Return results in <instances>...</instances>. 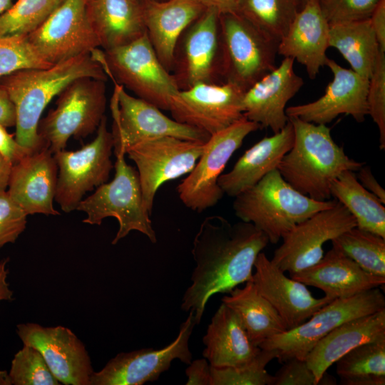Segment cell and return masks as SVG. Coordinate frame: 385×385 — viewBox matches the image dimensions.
Wrapping results in <instances>:
<instances>
[{"mask_svg":"<svg viewBox=\"0 0 385 385\" xmlns=\"http://www.w3.org/2000/svg\"><path fill=\"white\" fill-rule=\"evenodd\" d=\"M58 172L53 154L43 148L13 165L7 192L28 215H58L53 207Z\"/></svg>","mask_w":385,"mask_h":385,"instance_id":"cell-23","label":"cell"},{"mask_svg":"<svg viewBox=\"0 0 385 385\" xmlns=\"http://www.w3.org/2000/svg\"><path fill=\"white\" fill-rule=\"evenodd\" d=\"M12 0H0V15L11 6Z\"/></svg>","mask_w":385,"mask_h":385,"instance_id":"cell-54","label":"cell"},{"mask_svg":"<svg viewBox=\"0 0 385 385\" xmlns=\"http://www.w3.org/2000/svg\"><path fill=\"white\" fill-rule=\"evenodd\" d=\"M368 115L379 130V147L385 148V52L379 51L367 91Z\"/></svg>","mask_w":385,"mask_h":385,"instance_id":"cell-41","label":"cell"},{"mask_svg":"<svg viewBox=\"0 0 385 385\" xmlns=\"http://www.w3.org/2000/svg\"><path fill=\"white\" fill-rule=\"evenodd\" d=\"M87 4L101 46L105 50L128 43L146 33L138 0H87Z\"/></svg>","mask_w":385,"mask_h":385,"instance_id":"cell-30","label":"cell"},{"mask_svg":"<svg viewBox=\"0 0 385 385\" xmlns=\"http://www.w3.org/2000/svg\"><path fill=\"white\" fill-rule=\"evenodd\" d=\"M8 376L9 384H61L39 351L26 345H24V347L14 355Z\"/></svg>","mask_w":385,"mask_h":385,"instance_id":"cell-39","label":"cell"},{"mask_svg":"<svg viewBox=\"0 0 385 385\" xmlns=\"http://www.w3.org/2000/svg\"><path fill=\"white\" fill-rule=\"evenodd\" d=\"M220 16L215 9H205L180 36L171 71L180 90L222 83Z\"/></svg>","mask_w":385,"mask_h":385,"instance_id":"cell-14","label":"cell"},{"mask_svg":"<svg viewBox=\"0 0 385 385\" xmlns=\"http://www.w3.org/2000/svg\"><path fill=\"white\" fill-rule=\"evenodd\" d=\"M336 364L339 378L369 374L385 376V337L354 348Z\"/></svg>","mask_w":385,"mask_h":385,"instance_id":"cell-37","label":"cell"},{"mask_svg":"<svg viewBox=\"0 0 385 385\" xmlns=\"http://www.w3.org/2000/svg\"><path fill=\"white\" fill-rule=\"evenodd\" d=\"M355 226L354 217L336 200L333 206L316 212L288 232L271 261L289 275L295 274L322 258L325 242Z\"/></svg>","mask_w":385,"mask_h":385,"instance_id":"cell-16","label":"cell"},{"mask_svg":"<svg viewBox=\"0 0 385 385\" xmlns=\"http://www.w3.org/2000/svg\"><path fill=\"white\" fill-rule=\"evenodd\" d=\"M205 9L212 8L220 14L236 13L240 0H197Z\"/></svg>","mask_w":385,"mask_h":385,"instance_id":"cell-51","label":"cell"},{"mask_svg":"<svg viewBox=\"0 0 385 385\" xmlns=\"http://www.w3.org/2000/svg\"><path fill=\"white\" fill-rule=\"evenodd\" d=\"M26 36L38 55L51 65L91 53L101 46L87 0H63Z\"/></svg>","mask_w":385,"mask_h":385,"instance_id":"cell-13","label":"cell"},{"mask_svg":"<svg viewBox=\"0 0 385 385\" xmlns=\"http://www.w3.org/2000/svg\"><path fill=\"white\" fill-rule=\"evenodd\" d=\"M385 309V297L374 288L345 298L334 299L300 325L262 342L260 349H273L281 363L292 358L305 359L314 346L343 323Z\"/></svg>","mask_w":385,"mask_h":385,"instance_id":"cell-9","label":"cell"},{"mask_svg":"<svg viewBox=\"0 0 385 385\" xmlns=\"http://www.w3.org/2000/svg\"><path fill=\"white\" fill-rule=\"evenodd\" d=\"M16 332L24 345L39 351L61 384L89 385L93 372L91 359L85 346L71 329L26 323L18 324Z\"/></svg>","mask_w":385,"mask_h":385,"instance_id":"cell-19","label":"cell"},{"mask_svg":"<svg viewBox=\"0 0 385 385\" xmlns=\"http://www.w3.org/2000/svg\"><path fill=\"white\" fill-rule=\"evenodd\" d=\"M195 325L194 315L189 312L170 344L159 349L144 348L118 354L101 371H93L89 385H142L158 380L175 359L190 364L189 339Z\"/></svg>","mask_w":385,"mask_h":385,"instance_id":"cell-17","label":"cell"},{"mask_svg":"<svg viewBox=\"0 0 385 385\" xmlns=\"http://www.w3.org/2000/svg\"><path fill=\"white\" fill-rule=\"evenodd\" d=\"M202 356L212 367L240 366L251 362L261 349L250 340L236 313L222 302L202 338Z\"/></svg>","mask_w":385,"mask_h":385,"instance_id":"cell-29","label":"cell"},{"mask_svg":"<svg viewBox=\"0 0 385 385\" xmlns=\"http://www.w3.org/2000/svg\"><path fill=\"white\" fill-rule=\"evenodd\" d=\"M103 66L113 81L160 110L169 111L172 98L180 91L146 33L128 43L106 50Z\"/></svg>","mask_w":385,"mask_h":385,"instance_id":"cell-8","label":"cell"},{"mask_svg":"<svg viewBox=\"0 0 385 385\" xmlns=\"http://www.w3.org/2000/svg\"><path fill=\"white\" fill-rule=\"evenodd\" d=\"M0 125L11 127L16 125V110L6 91L0 86Z\"/></svg>","mask_w":385,"mask_h":385,"instance_id":"cell-49","label":"cell"},{"mask_svg":"<svg viewBox=\"0 0 385 385\" xmlns=\"http://www.w3.org/2000/svg\"><path fill=\"white\" fill-rule=\"evenodd\" d=\"M260 128L259 124L244 117L210 135L195 167L177 187L185 207L202 212L217 204L224 195L218 179L227 162L245 138Z\"/></svg>","mask_w":385,"mask_h":385,"instance_id":"cell-11","label":"cell"},{"mask_svg":"<svg viewBox=\"0 0 385 385\" xmlns=\"http://www.w3.org/2000/svg\"><path fill=\"white\" fill-rule=\"evenodd\" d=\"M185 374L187 385H210L211 366L205 358L191 361Z\"/></svg>","mask_w":385,"mask_h":385,"instance_id":"cell-46","label":"cell"},{"mask_svg":"<svg viewBox=\"0 0 385 385\" xmlns=\"http://www.w3.org/2000/svg\"><path fill=\"white\" fill-rule=\"evenodd\" d=\"M227 294L222 302L236 313L255 345L259 346L264 341L287 330L279 314L251 280Z\"/></svg>","mask_w":385,"mask_h":385,"instance_id":"cell-31","label":"cell"},{"mask_svg":"<svg viewBox=\"0 0 385 385\" xmlns=\"http://www.w3.org/2000/svg\"><path fill=\"white\" fill-rule=\"evenodd\" d=\"M329 45L339 51L351 69L369 79L380 51L369 18L329 24Z\"/></svg>","mask_w":385,"mask_h":385,"instance_id":"cell-32","label":"cell"},{"mask_svg":"<svg viewBox=\"0 0 385 385\" xmlns=\"http://www.w3.org/2000/svg\"><path fill=\"white\" fill-rule=\"evenodd\" d=\"M330 194L351 214L357 227L385 238L384 204L361 185L354 171L339 175L332 183Z\"/></svg>","mask_w":385,"mask_h":385,"instance_id":"cell-33","label":"cell"},{"mask_svg":"<svg viewBox=\"0 0 385 385\" xmlns=\"http://www.w3.org/2000/svg\"><path fill=\"white\" fill-rule=\"evenodd\" d=\"M268 243L267 236L250 222L232 224L220 215L205 217L192 242L195 267L181 309L192 312L198 324L212 295L229 293L252 279L255 260Z\"/></svg>","mask_w":385,"mask_h":385,"instance_id":"cell-1","label":"cell"},{"mask_svg":"<svg viewBox=\"0 0 385 385\" xmlns=\"http://www.w3.org/2000/svg\"><path fill=\"white\" fill-rule=\"evenodd\" d=\"M300 9L298 0H240L236 13L279 42Z\"/></svg>","mask_w":385,"mask_h":385,"instance_id":"cell-34","label":"cell"},{"mask_svg":"<svg viewBox=\"0 0 385 385\" xmlns=\"http://www.w3.org/2000/svg\"><path fill=\"white\" fill-rule=\"evenodd\" d=\"M293 145L277 170L293 188L319 201L329 200L333 181L345 170L357 171L364 163L350 158L333 140L331 129L298 118H289Z\"/></svg>","mask_w":385,"mask_h":385,"instance_id":"cell-3","label":"cell"},{"mask_svg":"<svg viewBox=\"0 0 385 385\" xmlns=\"http://www.w3.org/2000/svg\"><path fill=\"white\" fill-rule=\"evenodd\" d=\"M234 198L235 215L253 224L272 244L296 225L336 202L334 199L319 201L300 193L284 180L277 169Z\"/></svg>","mask_w":385,"mask_h":385,"instance_id":"cell-4","label":"cell"},{"mask_svg":"<svg viewBox=\"0 0 385 385\" xmlns=\"http://www.w3.org/2000/svg\"><path fill=\"white\" fill-rule=\"evenodd\" d=\"M273 376V385H317L305 359L292 358L283 363Z\"/></svg>","mask_w":385,"mask_h":385,"instance_id":"cell-44","label":"cell"},{"mask_svg":"<svg viewBox=\"0 0 385 385\" xmlns=\"http://www.w3.org/2000/svg\"><path fill=\"white\" fill-rule=\"evenodd\" d=\"M369 19L379 50L385 52V0H381Z\"/></svg>","mask_w":385,"mask_h":385,"instance_id":"cell-47","label":"cell"},{"mask_svg":"<svg viewBox=\"0 0 385 385\" xmlns=\"http://www.w3.org/2000/svg\"><path fill=\"white\" fill-rule=\"evenodd\" d=\"M13 164L0 153V191L6 190Z\"/></svg>","mask_w":385,"mask_h":385,"instance_id":"cell-53","label":"cell"},{"mask_svg":"<svg viewBox=\"0 0 385 385\" xmlns=\"http://www.w3.org/2000/svg\"><path fill=\"white\" fill-rule=\"evenodd\" d=\"M333 73L322 96L305 104L286 108L288 118H298L315 123L327 124L340 114L349 115L361 123L368 115L367 91L369 79L352 69L342 67L336 61L327 58L326 64Z\"/></svg>","mask_w":385,"mask_h":385,"instance_id":"cell-20","label":"cell"},{"mask_svg":"<svg viewBox=\"0 0 385 385\" xmlns=\"http://www.w3.org/2000/svg\"><path fill=\"white\" fill-rule=\"evenodd\" d=\"M51 66L35 51L26 35L0 37V78L19 70Z\"/></svg>","mask_w":385,"mask_h":385,"instance_id":"cell-40","label":"cell"},{"mask_svg":"<svg viewBox=\"0 0 385 385\" xmlns=\"http://www.w3.org/2000/svg\"><path fill=\"white\" fill-rule=\"evenodd\" d=\"M343 385H384L385 376L369 374L347 378H340Z\"/></svg>","mask_w":385,"mask_h":385,"instance_id":"cell-50","label":"cell"},{"mask_svg":"<svg viewBox=\"0 0 385 385\" xmlns=\"http://www.w3.org/2000/svg\"><path fill=\"white\" fill-rule=\"evenodd\" d=\"M9 260L6 258L0 262V302L12 299L13 292L6 282L9 270L6 269V265Z\"/></svg>","mask_w":385,"mask_h":385,"instance_id":"cell-52","label":"cell"},{"mask_svg":"<svg viewBox=\"0 0 385 385\" xmlns=\"http://www.w3.org/2000/svg\"><path fill=\"white\" fill-rule=\"evenodd\" d=\"M254 268L251 281L279 314L287 330L300 325L334 299L325 295L314 297L307 285L287 277L262 252L258 255Z\"/></svg>","mask_w":385,"mask_h":385,"instance_id":"cell-21","label":"cell"},{"mask_svg":"<svg viewBox=\"0 0 385 385\" xmlns=\"http://www.w3.org/2000/svg\"><path fill=\"white\" fill-rule=\"evenodd\" d=\"M114 167V178L98 186L78 204L76 210L87 215L83 222L100 225L105 218L115 217L119 228L113 245L133 230L141 232L155 243L156 233L150 214L144 205L138 171L126 163L125 155L116 156Z\"/></svg>","mask_w":385,"mask_h":385,"instance_id":"cell-5","label":"cell"},{"mask_svg":"<svg viewBox=\"0 0 385 385\" xmlns=\"http://www.w3.org/2000/svg\"><path fill=\"white\" fill-rule=\"evenodd\" d=\"M289 277L321 289L332 299L351 297L385 284V277L364 271L334 247L316 264Z\"/></svg>","mask_w":385,"mask_h":385,"instance_id":"cell-26","label":"cell"},{"mask_svg":"<svg viewBox=\"0 0 385 385\" xmlns=\"http://www.w3.org/2000/svg\"><path fill=\"white\" fill-rule=\"evenodd\" d=\"M0 384H9V376L6 371H0Z\"/></svg>","mask_w":385,"mask_h":385,"instance_id":"cell-55","label":"cell"},{"mask_svg":"<svg viewBox=\"0 0 385 385\" xmlns=\"http://www.w3.org/2000/svg\"><path fill=\"white\" fill-rule=\"evenodd\" d=\"M299 3L300 4L301 8L303 6L304 4H306L309 0H298Z\"/></svg>","mask_w":385,"mask_h":385,"instance_id":"cell-56","label":"cell"},{"mask_svg":"<svg viewBox=\"0 0 385 385\" xmlns=\"http://www.w3.org/2000/svg\"><path fill=\"white\" fill-rule=\"evenodd\" d=\"M329 24L318 0H309L296 14L278 45L277 53L304 66L311 79L325 66L329 45Z\"/></svg>","mask_w":385,"mask_h":385,"instance_id":"cell-24","label":"cell"},{"mask_svg":"<svg viewBox=\"0 0 385 385\" xmlns=\"http://www.w3.org/2000/svg\"><path fill=\"white\" fill-rule=\"evenodd\" d=\"M222 83L245 91L276 68L279 41L237 13L220 16Z\"/></svg>","mask_w":385,"mask_h":385,"instance_id":"cell-6","label":"cell"},{"mask_svg":"<svg viewBox=\"0 0 385 385\" xmlns=\"http://www.w3.org/2000/svg\"><path fill=\"white\" fill-rule=\"evenodd\" d=\"M245 91L232 83H197L180 90L170 102L172 118L210 135L244 118Z\"/></svg>","mask_w":385,"mask_h":385,"instance_id":"cell-18","label":"cell"},{"mask_svg":"<svg viewBox=\"0 0 385 385\" xmlns=\"http://www.w3.org/2000/svg\"><path fill=\"white\" fill-rule=\"evenodd\" d=\"M138 1H145V0H138Z\"/></svg>","mask_w":385,"mask_h":385,"instance_id":"cell-57","label":"cell"},{"mask_svg":"<svg viewBox=\"0 0 385 385\" xmlns=\"http://www.w3.org/2000/svg\"><path fill=\"white\" fill-rule=\"evenodd\" d=\"M112 133L105 115L96 138L76 151L62 150L53 153L58 170L55 200L65 212L76 210L83 195L106 183L113 168Z\"/></svg>","mask_w":385,"mask_h":385,"instance_id":"cell-12","label":"cell"},{"mask_svg":"<svg viewBox=\"0 0 385 385\" xmlns=\"http://www.w3.org/2000/svg\"><path fill=\"white\" fill-rule=\"evenodd\" d=\"M381 0H318L329 24L370 18Z\"/></svg>","mask_w":385,"mask_h":385,"instance_id":"cell-42","label":"cell"},{"mask_svg":"<svg viewBox=\"0 0 385 385\" xmlns=\"http://www.w3.org/2000/svg\"><path fill=\"white\" fill-rule=\"evenodd\" d=\"M27 215L7 191H0V248L16 242L26 228Z\"/></svg>","mask_w":385,"mask_h":385,"instance_id":"cell-43","label":"cell"},{"mask_svg":"<svg viewBox=\"0 0 385 385\" xmlns=\"http://www.w3.org/2000/svg\"><path fill=\"white\" fill-rule=\"evenodd\" d=\"M31 153L19 144L6 127L0 125V153L2 155L14 165Z\"/></svg>","mask_w":385,"mask_h":385,"instance_id":"cell-45","label":"cell"},{"mask_svg":"<svg viewBox=\"0 0 385 385\" xmlns=\"http://www.w3.org/2000/svg\"><path fill=\"white\" fill-rule=\"evenodd\" d=\"M83 54L46 68H25L0 78L16 110L15 139L34 153L45 148L38 134L47 105L70 83L81 78L106 81L107 74L94 52Z\"/></svg>","mask_w":385,"mask_h":385,"instance_id":"cell-2","label":"cell"},{"mask_svg":"<svg viewBox=\"0 0 385 385\" xmlns=\"http://www.w3.org/2000/svg\"><path fill=\"white\" fill-rule=\"evenodd\" d=\"M205 143L164 136L138 143L127 150L125 155L136 165L144 205L150 215L160 186L190 173Z\"/></svg>","mask_w":385,"mask_h":385,"instance_id":"cell-15","label":"cell"},{"mask_svg":"<svg viewBox=\"0 0 385 385\" xmlns=\"http://www.w3.org/2000/svg\"><path fill=\"white\" fill-rule=\"evenodd\" d=\"M63 0H16L0 15V37L27 35L40 26Z\"/></svg>","mask_w":385,"mask_h":385,"instance_id":"cell-36","label":"cell"},{"mask_svg":"<svg viewBox=\"0 0 385 385\" xmlns=\"http://www.w3.org/2000/svg\"><path fill=\"white\" fill-rule=\"evenodd\" d=\"M385 337V309L339 325L321 339L305 360L318 384L327 369L354 348Z\"/></svg>","mask_w":385,"mask_h":385,"instance_id":"cell-28","label":"cell"},{"mask_svg":"<svg viewBox=\"0 0 385 385\" xmlns=\"http://www.w3.org/2000/svg\"><path fill=\"white\" fill-rule=\"evenodd\" d=\"M140 2L148 39L162 64L171 73L174 53L180 36L205 8L197 0Z\"/></svg>","mask_w":385,"mask_h":385,"instance_id":"cell-25","label":"cell"},{"mask_svg":"<svg viewBox=\"0 0 385 385\" xmlns=\"http://www.w3.org/2000/svg\"><path fill=\"white\" fill-rule=\"evenodd\" d=\"M277 352L273 349H261L250 363L240 366L212 367L210 385H273V376L266 366Z\"/></svg>","mask_w":385,"mask_h":385,"instance_id":"cell-38","label":"cell"},{"mask_svg":"<svg viewBox=\"0 0 385 385\" xmlns=\"http://www.w3.org/2000/svg\"><path fill=\"white\" fill-rule=\"evenodd\" d=\"M294 60L284 57L279 66L245 91L242 99L244 116L274 133L289 121L286 106L304 84L294 71Z\"/></svg>","mask_w":385,"mask_h":385,"instance_id":"cell-22","label":"cell"},{"mask_svg":"<svg viewBox=\"0 0 385 385\" xmlns=\"http://www.w3.org/2000/svg\"><path fill=\"white\" fill-rule=\"evenodd\" d=\"M357 180L368 191L374 194L383 204H385L384 189L375 179L371 169L364 165L357 170Z\"/></svg>","mask_w":385,"mask_h":385,"instance_id":"cell-48","label":"cell"},{"mask_svg":"<svg viewBox=\"0 0 385 385\" xmlns=\"http://www.w3.org/2000/svg\"><path fill=\"white\" fill-rule=\"evenodd\" d=\"M331 242L332 247L351 259L364 271L385 277V238L355 226Z\"/></svg>","mask_w":385,"mask_h":385,"instance_id":"cell-35","label":"cell"},{"mask_svg":"<svg viewBox=\"0 0 385 385\" xmlns=\"http://www.w3.org/2000/svg\"><path fill=\"white\" fill-rule=\"evenodd\" d=\"M114 83L111 108L115 157L125 155L127 150L138 143L160 137L171 136L201 143L210 138L206 132L169 118L155 105L130 95L123 86Z\"/></svg>","mask_w":385,"mask_h":385,"instance_id":"cell-10","label":"cell"},{"mask_svg":"<svg viewBox=\"0 0 385 385\" xmlns=\"http://www.w3.org/2000/svg\"><path fill=\"white\" fill-rule=\"evenodd\" d=\"M294 138V128L289 120L279 132L265 137L247 150L228 173L220 176L218 185L224 194L235 197L277 169L291 149Z\"/></svg>","mask_w":385,"mask_h":385,"instance_id":"cell-27","label":"cell"},{"mask_svg":"<svg viewBox=\"0 0 385 385\" xmlns=\"http://www.w3.org/2000/svg\"><path fill=\"white\" fill-rule=\"evenodd\" d=\"M105 81L75 80L59 94L56 107L40 120L38 134L53 154L64 150L71 137L86 138L98 129L105 116Z\"/></svg>","mask_w":385,"mask_h":385,"instance_id":"cell-7","label":"cell"}]
</instances>
